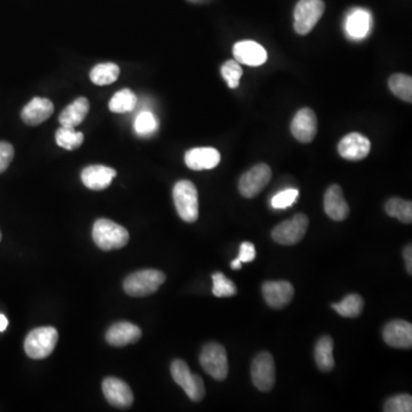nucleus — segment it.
<instances>
[{
  "label": "nucleus",
  "instance_id": "nucleus-16",
  "mask_svg": "<svg viewBox=\"0 0 412 412\" xmlns=\"http://www.w3.org/2000/svg\"><path fill=\"white\" fill-rule=\"evenodd\" d=\"M220 159V153L211 147L193 148L185 155V165L194 171L212 170L218 166Z\"/></svg>",
  "mask_w": 412,
  "mask_h": 412
},
{
  "label": "nucleus",
  "instance_id": "nucleus-15",
  "mask_svg": "<svg viewBox=\"0 0 412 412\" xmlns=\"http://www.w3.org/2000/svg\"><path fill=\"white\" fill-rule=\"evenodd\" d=\"M263 294L267 305L276 309H281L292 302L294 287L289 282H266L263 285Z\"/></svg>",
  "mask_w": 412,
  "mask_h": 412
},
{
  "label": "nucleus",
  "instance_id": "nucleus-11",
  "mask_svg": "<svg viewBox=\"0 0 412 412\" xmlns=\"http://www.w3.org/2000/svg\"><path fill=\"white\" fill-rule=\"evenodd\" d=\"M370 150V140L357 132H353L343 137L338 144V151L347 161H362L369 155Z\"/></svg>",
  "mask_w": 412,
  "mask_h": 412
},
{
  "label": "nucleus",
  "instance_id": "nucleus-39",
  "mask_svg": "<svg viewBox=\"0 0 412 412\" xmlns=\"http://www.w3.org/2000/svg\"><path fill=\"white\" fill-rule=\"evenodd\" d=\"M8 326V320L3 314H0V332L5 331Z\"/></svg>",
  "mask_w": 412,
  "mask_h": 412
},
{
  "label": "nucleus",
  "instance_id": "nucleus-17",
  "mask_svg": "<svg viewBox=\"0 0 412 412\" xmlns=\"http://www.w3.org/2000/svg\"><path fill=\"white\" fill-rule=\"evenodd\" d=\"M324 211L328 218L335 222H343L350 215V206L343 198V193L338 185L328 187L324 195Z\"/></svg>",
  "mask_w": 412,
  "mask_h": 412
},
{
  "label": "nucleus",
  "instance_id": "nucleus-38",
  "mask_svg": "<svg viewBox=\"0 0 412 412\" xmlns=\"http://www.w3.org/2000/svg\"><path fill=\"white\" fill-rule=\"evenodd\" d=\"M404 261H406V270L409 273V275L412 274V246L411 245H408L404 248Z\"/></svg>",
  "mask_w": 412,
  "mask_h": 412
},
{
  "label": "nucleus",
  "instance_id": "nucleus-19",
  "mask_svg": "<svg viewBox=\"0 0 412 412\" xmlns=\"http://www.w3.org/2000/svg\"><path fill=\"white\" fill-rule=\"evenodd\" d=\"M142 336L141 328L133 323L118 322L111 326L105 333V341L114 347H124L137 343Z\"/></svg>",
  "mask_w": 412,
  "mask_h": 412
},
{
  "label": "nucleus",
  "instance_id": "nucleus-21",
  "mask_svg": "<svg viewBox=\"0 0 412 412\" xmlns=\"http://www.w3.org/2000/svg\"><path fill=\"white\" fill-rule=\"evenodd\" d=\"M54 105L51 100L33 98L21 113L22 120L27 125L37 126L45 122L53 115Z\"/></svg>",
  "mask_w": 412,
  "mask_h": 412
},
{
  "label": "nucleus",
  "instance_id": "nucleus-12",
  "mask_svg": "<svg viewBox=\"0 0 412 412\" xmlns=\"http://www.w3.org/2000/svg\"><path fill=\"white\" fill-rule=\"evenodd\" d=\"M102 391L105 399L111 406L126 409L133 404V393H132L130 386L125 382L115 378V377H108L102 382Z\"/></svg>",
  "mask_w": 412,
  "mask_h": 412
},
{
  "label": "nucleus",
  "instance_id": "nucleus-5",
  "mask_svg": "<svg viewBox=\"0 0 412 412\" xmlns=\"http://www.w3.org/2000/svg\"><path fill=\"white\" fill-rule=\"evenodd\" d=\"M200 361L206 374L215 380L222 382L227 378L229 371L227 352L220 343H206L200 353Z\"/></svg>",
  "mask_w": 412,
  "mask_h": 412
},
{
  "label": "nucleus",
  "instance_id": "nucleus-36",
  "mask_svg": "<svg viewBox=\"0 0 412 412\" xmlns=\"http://www.w3.org/2000/svg\"><path fill=\"white\" fill-rule=\"evenodd\" d=\"M14 159V148L6 141H0V173L8 168Z\"/></svg>",
  "mask_w": 412,
  "mask_h": 412
},
{
  "label": "nucleus",
  "instance_id": "nucleus-4",
  "mask_svg": "<svg viewBox=\"0 0 412 412\" xmlns=\"http://www.w3.org/2000/svg\"><path fill=\"white\" fill-rule=\"evenodd\" d=\"M173 200L178 214L183 222H193L198 219V193L194 183L188 180L176 183L173 188Z\"/></svg>",
  "mask_w": 412,
  "mask_h": 412
},
{
  "label": "nucleus",
  "instance_id": "nucleus-8",
  "mask_svg": "<svg viewBox=\"0 0 412 412\" xmlns=\"http://www.w3.org/2000/svg\"><path fill=\"white\" fill-rule=\"evenodd\" d=\"M307 215L299 213L294 215L291 220L277 224L273 229L272 236L275 242L281 245H294L300 242L308 229Z\"/></svg>",
  "mask_w": 412,
  "mask_h": 412
},
{
  "label": "nucleus",
  "instance_id": "nucleus-35",
  "mask_svg": "<svg viewBox=\"0 0 412 412\" xmlns=\"http://www.w3.org/2000/svg\"><path fill=\"white\" fill-rule=\"evenodd\" d=\"M299 196L298 189H285V190L278 193L272 198V206L274 209H287L293 205Z\"/></svg>",
  "mask_w": 412,
  "mask_h": 412
},
{
  "label": "nucleus",
  "instance_id": "nucleus-22",
  "mask_svg": "<svg viewBox=\"0 0 412 412\" xmlns=\"http://www.w3.org/2000/svg\"><path fill=\"white\" fill-rule=\"evenodd\" d=\"M88 111H90V101L84 96L78 98L77 100L72 102L71 105H69L68 107L63 109L60 117H59L61 126L76 129L86 118Z\"/></svg>",
  "mask_w": 412,
  "mask_h": 412
},
{
  "label": "nucleus",
  "instance_id": "nucleus-1",
  "mask_svg": "<svg viewBox=\"0 0 412 412\" xmlns=\"http://www.w3.org/2000/svg\"><path fill=\"white\" fill-rule=\"evenodd\" d=\"M92 235L94 243L103 251L124 248L130 239L125 228L108 219H99L94 222Z\"/></svg>",
  "mask_w": 412,
  "mask_h": 412
},
{
  "label": "nucleus",
  "instance_id": "nucleus-9",
  "mask_svg": "<svg viewBox=\"0 0 412 412\" xmlns=\"http://www.w3.org/2000/svg\"><path fill=\"white\" fill-rule=\"evenodd\" d=\"M251 377L254 386L261 391H270L276 382V367L270 353L263 352L254 357L251 365Z\"/></svg>",
  "mask_w": 412,
  "mask_h": 412
},
{
  "label": "nucleus",
  "instance_id": "nucleus-33",
  "mask_svg": "<svg viewBox=\"0 0 412 412\" xmlns=\"http://www.w3.org/2000/svg\"><path fill=\"white\" fill-rule=\"evenodd\" d=\"M222 75L224 81H227L230 88H237L243 75L242 67L239 66L237 61H227L222 67Z\"/></svg>",
  "mask_w": 412,
  "mask_h": 412
},
{
  "label": "nucleus",
  "instance_id": "nucleus-31",
  "mask_svg": "<svg viewBox=\"0 0 412 412\" xmlns=\"http://www.w3.org/2000/svg\"><path fill=\"white\" fill-rule=\"evenodd\" d=\"M157 129H159V122L153 113L150 111H142L135 118V130L137 135L140 137H149L154 135Z\"/></svg>",
  "mask_w": 412,
  "mask_h": 412
},
{
  "label": "nucleus",
  "instance_id": "nucleus-24",
  "mask_svg": "<svg viewBox=\"0 0 412 412\" xmlns=\"http://www.w3.org/2000/svg\"><path fill=\"white\" fill-rule=\"evenodd\" d=\"M315 361L317 367L323 372H328L335 367L333 359V341L331 337L324 336L317 341L315 346Z\"/></svg>",
  "mask_w": 412,
  "mask_h": 412
},
{
  "label": "nucleus",
  "instance_id": "nucleus-14",
  "mask_svg": "<svg viewBox=\"0 0 412 412\" xmlns=\"http://www.w3.org/2000/svg\"><path fill=\"white\" fill-rule=\"evenodd\" d=\"M382 338L385 343L393 348L410 350L412 347L411 323L404 320H395L387 323L382 331Z\"/></svg>",
  "mask_w": 412,
  "mask_h": 412
},
{
  "label": "nucleus",
  "instance_id": "nucleus-13",
  "mask_svg": "<svg viewBox=\"0 0 412 412\" xmlns=\"http://www.w3.org/2000/svg\"><path fill=\"white\" fill-rule=\"evenodd\" d=\"M291 132L293 137L302 144H309L316 137V115L309 108H304L297 113L291 122Z\"/></svg>",
  "mask_w": 412,
  "mask_h": 412
},
{
  "label": "nucleus",
  "instance_id": "nucleus-6",
  "mask_svg": "<svg viewBox=\"0 0 412 412\" xmlns=\"http://www.w3.org/2000/svg\"><path fill=\"white\" fill-rule=\"evenodd\" d=\"M171 374L174 382L185 391L189 399L200 402L205 396V386L198 374H191L188 365L183 360H174L171 365Z\"/></svg>",
  "mask_w": 412,
  "mask_h": 412
},
{
  "label": "nucleus",
  "instance_id": "nucleus-32",
  "mask_svg": "<svg viewBox=\"0 0 412 412\" xmlns=\"http://www.w3.org/2000/svg\"><path fill=\"white\" fill-rule=\"evenodd\" d=\"M212 292L218 298L233 297L237 293L236 285L229 278L226 277L222 273H215L212 275Z\"/></svg>",
  "mask_w": 412,
  "mask_h": 412
},
{
  "label": "nucleus",
  "instance_id": "nucleus-10",
  "mask_svg": "<svg viewBox=\"0 0 412 412\" xmlns=\"http://www.w3.org/2000/svg\"><path fill=\"white\" fill-rule=\"evenodd\" d=\"M272 179V170L267 164H258L245 172L239 179V189L243 198H253L266 188Z\"/></svg>",
  "mask_w": 412,
  "mask_h": 412
},
{
  "label": "nucleus",
  "instance_id": "nucleus-2",
  "mask_svg": "<svg viewBox=\"0 0 412 412\" xmlns=\"http://www.w3.org/2000/svg\"><path fill=\"white\" fill-rule=\"evenodd\" d=\"M59 333L53 326H42L29 332L24 341V350L30 359L42 360L51 355L55 350Z\"/></svg>",
  "mask_w": 412,
  "mask_h": 412
},
{
  "label": "nucleus",
  "instance_id": "nucleus-40",
  "mask_svg": "<svg viewBox=\"0 0 412 412\" xmlns=\"http://www.w3.org/2000/svg\"><path fill=\"white\" fill-rule=\"evenodd\" d=\"M230 267L233 269H241V267H242V263H241L239 259L233 260L231 263H230Z\"/></svg>",
  "mask_w": 412,
  "mask_h": 412
},
{
  "label": "nucleus",
  "instance_id": "nucleus-7",
  "mask_svg": "<svg viewBox=\"0 0 412 412\" xmlns=\"http://www.w3.org/2000/svg\"><path fill=\"white\" fill-rule=\"evenodd\" d=\"M326 5L323 0H300L294 8V30L305 36L320 21Z\"/></svg>",
  "mask_w": 412,
  "mask_h": 412
},
{
  "label": "nucleus",
  "instance_id": "nucleus-37",
  "mask_svg": "<svg viewBox=\"0 0 412 412\" xmlns=\"http://www.w3.org/2000/svg\"><path fill=\"white\" fill-rule=\"evenodd\" d=\"M256 258V248L254 245L250 242H243L239 246V253L237 259L241 263H251Z\"/></svg>",
  "mask_w": 412,
  "mask_h": 412
},
{
  "label": "nucleus",
  "instance_id": "nucleus-20",
  "mask_svg": "<svg viewBox=\"0 0 412 412\" xmlns=\"http://www.w3.org/2000/svg\"><path fill=\"white\" fill-rule=\"evenodd\" d=\"M117 172L105 165H91L81 172V181L91 190H103L108 188Z\"/></svg>",
  "mask_w": 412,
  "mask_h": 412
},
{
  "label": "nucleus",
  "instance_id": "nucleus-29",
  "mask_svg": "<svg viewBox=\"0 0 412 412\" xmlns=\"http://www.w3.org/2000/svg\"><path fill=\"white\" fill-rule=\"evenodd\" d=\"M55 141L57 146H60L63 149L74 150L77 149L84 142V135L81 132H77L71 127H64L61 126L55 133Z\"/></svg>",
  "mask_w": 412,
  "mask_h": 412
},
{
  "label": "nucleus",
  "instance_id": "nucleus-27",
  "mask_svg": "<svg viewBox=\"0 0 412 412\" xmlns=\"http://www.w3.org/2000/svg\"><path fill=\"white\" fill-rule=\"evenodd\" d=\"M137 105V98L135 92H132L129 88H125V90L117 92L111 98L110 102H109V109L116 114H125V113L133 110Z\"/></svg>",
  "mask_w": 412,
  "mask_h": 412
},
{
  "label": "nucleus",
  "instance_id": "nucleus-41",
  "mask_svg": "<svg viewBox=\"0 0 412 412\" xmlns=\"http://www.w3.org/2000/svg\"><path fill=\"white\" fill-rule=\"evenodd\" d=\"M0 241H1V233H0Z\"/></svg>",
  "mask_w": 412,
  "mask_h": 412
},
{
  "label": "nucleus",
  "instance_id": "nucleus-25",
  "mask_svg": "<svg viewBox=\"0 0 412 412\" xmlns=\"http://www.w3.org/2000/svg\"><path fill=\"white\" fill-rule=\"evenodd\" d=\"M120 67L115 63H101L91 70L90 78L92 83L98 86L113 84L120 76Z\"/></svg>",
  "mask_w": 412,
  "mask_h": 412
},
{
  "label": "nucleus",
  "instance_id": "nucleus-26",
  "mask_svg": "<svg viewBox=\"0 0 412 412\" xmlns=\"http://www.w3.org/2000/svg\"><path fill=\"white\" fill-rule=\"evenodd\" d=\"M386 213L391 218L397 219L404 224L412 222V203L410 200L391 198L385 205Z\"/></svg>",
  "mask_w": 412,
  "mask_h": 412
},
{
  "label": "nucleus",
  "instance_id": "nucleus-23",
  "mask_svg": "<svg viewBox=\"0 0 412 412\" xmlns=\"http://www.w3.org/2000/svg\"><path fill=\"white\" fill-rule=\"evenodd\" d=\"M370 13L365 9H356L347 18L346 30L353 38H365L370 31Z\"/></svg>",
  "mask_w": 412,
  "mask_h": 412
},
{
  "label": "nucleus",
  "instance_id": "nucleus-34",
  "mask_svg": "<svg viewBox=\"0 0 412 412\" xmlns=\"http://www.w3.org/2000/svg\"><path fill=\"white\" fill-rule=\"evenodd\" d=\"M385 412H411L412 396L409 394L395 395L389 397L384 406Z\"/></svg>",
  "mask_w": 412,
  "mask_h": 412
},
{
  "label": "nucleus",
  "instance_id": "nucleus-30",
  "mask_svg": "<svg viewBox=\"0 0 412 412\" xmlns=\"http://www.w3.org/2000/svg\"><path fill=\"white\" fill-rule=\"evenodd\" d=\"M389 90L395 96L406 102L412 101V78L404 74H395L389 81Z\"/></svg>",
  "mask_w": 412,
  "mask_h": 412
},
{
  "label": "nucleus",
  "instance_id": "nucleus-28",
  "mask_svg": "<svg viewBox=\"0 0 412 412\" xmlns=\"http://www.w3.org/2000/svg\"><path fill=\"white\" fill-rule=\"evenodd\" d=\"M365 302L363 298L359 294H350L345 297L339 304H333L332 308L337 311L339 315L343 317H357L363 311Z\"/></svg>",
  "mask_w": 412,
  "mask_h": 412
},
{
  "label": "nucleus",
  "instance_id": "nucleus-3",
  "mask_svg": "<svg viewBox=\"0 0 412 412\" xmlns=\"http://www.w3.org/2000/svg\"><path fill=\"white\" fill-rule=\"evenodd\" d=\"M166 280L157 269H144L129 275L124 281V291L131 297H146L159 290Z\"/></svg>",
  "mask_w": 412,
  "mask_h": 412
},
{
  "label": "nucleus",
  "instance_id": "nucleus-18",
  "mask_svg": "<svg viewBox=\"0 0 412 412\" xmlns=\"http://www.w3.org/2000/svg\"><path fill=\"white\" fill-rule=\"evenodd\" d=\"M233 54L237 62L246 66H261L267 61L266 50L252 40H243L235 44Z\"/></svg>",
  "mask_w": 412,
  "mask_h": 412
}]
</instances>
